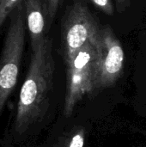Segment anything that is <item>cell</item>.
Returning a JSON list of instances; mask_svg holds the SVG:
<instances>
[{
	"label": "cell",
	"instance_id": "9",
	"mask_svg": "<svg viewBox=\"0 0 146 147\" xmlns=\"http://www.w3.org/2000/svg\"><path fill=\"white\" fill-rule=\"evenodd\" d=\"M22 0H0V28Z\"/></svg>",
	"mask_w": 146,
	"mask_h": 147
},
{
	"label": "cell",
	"instance_id": "3",
	"mask_svg": "<svg viewBox=\"0 0 146 147\" xmlns=\"http://www.w3.org/2000/svg\"><path fill=\"white\" fill-rule=\"evenodd\" d=\"M101 27L83 0H73L61 22L60 49L64 62L74 57L88 43L98 44Z\"/></svg>",
	"mask_w": 146,
	"mask_h": 147
},
{
	"label": "cell",
	"instance_id": "4",
	"mask_svg": "<svg viewBox=\"0 0 146 147\" xmlns=\"http://www.w3.org/2000/svg\"><path fill=\"white\" fill-rule=\"evenodd\" d=\"M96 46L88 43L72 59L66 61V91L63 114L70 117L79 102L94 92V78L96 65Z\"/></svg>",
	"mask_w": 146,
	"mask_h": 147
},
{
	"label": "cell",
	"instance_id": "6",
	"mask_svg": "<svg viewBox=\"0 0 146 147\" xmlns=\"http://www.w3.org/2000/svg\"><path fill=\"white\" fill-rule=\"evenodd\" d=\"M25 22L28 29L31 48L35 49L46 37V16L40 0H24Z\"/></svg>",
	"mask_w": 146,
	"mask_h": 147
},
{
	"label": "cell",
	"instance_id": "5",
	"mask_svg": "<svg viewBox=\"0 0 146 147\" xmlns=\"http://www.w3.org/2000/svg\"><path fill=\"white\" fill-rule=\"evenodd\" d=\"M96 50L94 92L113 86L122 75L125 62L121 42L109 25L101 28Z\"/></svg>",
	"mask_w": 146,
	"mask_h": 147
},
{
	"label": "cell",
	"instance_id": "2",
	"mask_svg": "<svg viewBox=\"0 0 146 147\" xmlns=\"http://www.w3.org/2000/svg\"><path fill=\"white\" fill-rule=\"evenodd\" d=\"M9 16L10 22L0 54V118L16 85L22 65L26 28L23 3H19Z\"/></svg>",
	"mask_w": 146,
	"mask_h": 147
},
{
	"label": "cell",
	"instance_id": "7",
	"mask_svg": "<svg viewBox=\"0 0 146 147\" xmlns=\"http://www.w3.org/2000/svg\"><path fill=\"white\" fill-rule=\"evenodd\" d=\"M86 138V130L84 127L76 128L65 140H63L60 147H84Z\"/></svg>",
	"mask_w": 146,
	"mask_h": 147
},
{
	"label": "cell",
	"instance_id": "11",
	"mask_svg": "<svg viewBox=\"0 0 146 147\" xmlns=\"http://www.w3.org/2000/svg\"><path fill=\"white\" fill-rule=\"evenodd\" d=\"M130 2H131V0H115L117 10L120 13L123 12L127 7H129Z\"/></svg>",
	"mask_w": 146,
	"mask_h": 147
},
{
	"label": "cell",
	"instance_id": "1",
	"mask_svg": "<svg viewBox=\"0 0 146 147\" xmlns=\"http://www.w3.org/2000/svg\"><path fill=\"white\" fill-rule=\"evenodd\" d=\"M54 72L52 42L46 36L32 50L28 70L20 90L11 127L15 141L28 138L49 116Z\"/></svg>",
	"mask_w": 146,
	"mask_h": 147
},
{
	"label": "cell",
	"instance_id": "8",
	"mask_svg": "<svg viewBox=\"0 0 146 147\" xmlns=\"http://www.w3.org/2000/svg\"><path fill=\"white\" fill-rule=\"evenodd\" d=\"M40 2L47 22V28H49L59 10L61 0H40Z\"/></svg>",
	"mask_w": 146,
	"mask_h": 147
},
{
	"label": "cell",
	"instance_id": "10",
	"mask_svg": "<svg viewBox=\"0 0 146 147\" xmlns=\"http://www.w3.org/2000/svg\"><path fill=\"white\" fill-rule=\"evenodd\" d=\"M105 15L113 16L114 9L112 0H89Z\"/></svg>",
	"mask_w": 146,
	"mask_h": 147
}]
</instances>
